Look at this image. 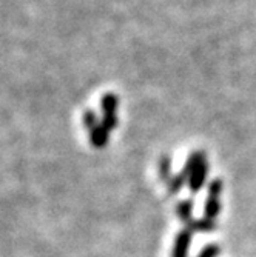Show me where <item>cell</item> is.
I'll return each mask as SVG.
<instances>
[{
    "label": "cell",
    "mask_w": 256,
    "mask_h": 257,
    "mask_svg": "<svg viewBox=\"0 0 256 257\" xmlns=\"http://www.w3.org/2000/svg\"><path fill=\"white\" fill-rule=\"evenodd\" d=\"M159 176L165 183H168L170 179L173 177L172 176V159L167 154L162 156L160 160H159Z\"/></svg>",
    "instance_id": "obj_9"
},
{
    "label": "cell",
    "mask_w": 256,
    "mask_h": 257,
    "mask_svg": "<svg viewBox=\"0 0 256 257\" xmlns=\"http://www.w3.org/2000/svg\"><path fill=\"white\" fill-rule=\"evenodd\" d=\"M176 213L179 216V219L184 222L185 226H189L193 222V200H182L178 203L176 206Z\"/></svg>",
    "instance_id": "obj_7"
},
{
    "label": "cell",
    "mask_w": 256,
    "mask_h": 257,
    "mask_svg": "<svg viewBox=\"0 0 256 257\" xmlns=\"http://www.w3.org/2000/svg\"><path fill=\"white\" fill-rule=\"evenodd\" d=\"M102 106V120L101 125L107 128L108 131L116 130L119 125L118 119V108H119V97L113 94V92H107L101 100Z\"/></svg>",
    "instance_id": "obj_2"
},
{
    "label": "cell",
    "mask_w": 256,
    "mask_h": 257,
    "mask_svg": "<svg viewBox=\"0 0 256 257\" xmlns=\"http://www.w3.org/2000/svg\"><path fill=\"white\" fill-rule=\"evenodd\" d=\"M108 139H110V131L107 128H104L101 123L90 131V142L95 148H105L107 144H108Z\"/></svg>",
    "instance_id": "obj_6"
},
{
    "label": "cell",
    "mask_w": 256,
    "mask_h": 257,
    "mask_svg": "<svg viewBox=\"0 0 256 257\" xmlns=\"http://www.w3.org/2000/svg\"><path fill=\"white\" fill-rule=\"evenodd\" d=\"M202 153H204V151H195V153H192V154L189 156L187 162H185V165H184L182 171L178 173L176 176H173V177L170 179V182L167 183V186H168V193H170L172 196L178 194V193L182 190V186H184L185 183H189L190 176H192V171L195 170L196 163L199 162Z\"/></svg>",
    "instance_id": "obj_1"
},
{
    "label": "cell",
    "mask_w": 256,
    "mask_h": 257,
    "mask_svg": "<svg viewBox=\"0 0 256 257\" xmlns=\"http://www.w3.org/2000/svg\"><path fill=\"white\" fill-rule=\"evenodd\" d=\"M192 236H193V231H190L189 228H184L182 231L178 232V236L175 239L172 257H189Z\"/></svg>",
    "instance_id": "obj_5"
},
{
    "label": "cell",
    "mask_w": 256,
    "mask_h": 257,
    "mask_svg": "<svg viewBox=\"0 0 256 257\" xmlns=\"http://www.w3.org/2000/svg\"><path fill=\"white\" fill-rule=\"evenodd\" d=\"M221 254V248H219V245H216V243H210V245H207L199 254H198V257H218Z\"/></svg>",
    "instance_id": "obj_11"
},
{
    "label": "cell",
    "mask_w": 256,
    "mask_h": 257,
    "mask_svg": "<svg viewBox=\"0 0 256 257\" xmlns=\"http://www.w3.org/2000/svg\"><path fill=\"white\" fill-rule=\"evenodd\" d=\"M189 228L193 232H212L213 229H216V222L215 220H208V219H193V222L185 226Z\"/></svg>",
    "instance_id": "obj_8"
},
{
    "label": "cell",
    "mask_w": 256,
    "mask_h": 257,
    "mask_svg": "<svg viewBox=\"0 0 256 257\" xmlns=\"http://www.w3.org/2000/svg\"><path fill=\"white\" fill-rule=\"evenodd\" d=\"M207 174H208V162H207L205 153H202L199 162L196 163L195 170L192 171L190 180H189V188L192 193H198L202 188L204 183H205V179H207Z\"/></svg>",
    "instance_id": "obj_4"
},
{
    "label": "cell",
    "mask_w": 256,
    "mask_h": 257,
    "mask_svg": "<svg viewBox=\"0 0 256 257\" xmlns=\"http://www.w3.org/2000/svg\"><path fill=\"white\" fill-rule=\"evenodd\" d=\"M82 122H83V126L88 130V131H91V130H95L99 123H101V120L98 119V115H96V112L95 111H91V109H87L85 112H83V117H82Z\"/></svg>",
    "instance_id": "obj_10"
},
{
    "label": "cell",
    "mask_w": 256,
    "mask_h": 257,
    "mask_svg": "<svg viewBox=\"0 0 256 257\" xmlns=\"http://www.w3.org/2000/svg\"><path fill=\"white\" fill-rule=\"evenodd\" d=\"M221 193H222V180L213 179L208 185V193L204 208V217L208 220H215L221 213Z\"/></svg>",
    "instance_id": "obj_3"
}]
</instances>
